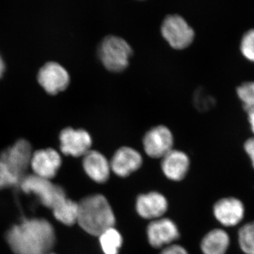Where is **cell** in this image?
I'll return each mask as SVG.
<instances>
[{
  "mask_svg": "<svg viewBox=\"0 0 254 254\" xmlns=\"http://www.w3.org/2000/svg\"><path fill=\"white\" fill-rule=\"evenodd\" d=\"M6 240L15 254H47L56 242L54 227L46 219H24L6 232Z\"/></svg>",
  "mask_w": 254,
  "mask_h": 254,
  "instance_id": "cell-1",
  "label": "cell"
},
{
  "mask_svg": "<svg viewBox=\"0 0 254 254\" xmlns=\"http://www.w3.org/2000/svg\"><path fill=\"white\" fill-rule=\"evenodd\" d=\"M78 208L77 222L87 233L98 237L105 230L115 226V214L104 195L85 197L78 203Z\"/></svg>",
  "mask_w": 254,
  "mask_h": 254,
  "instance_id": "cell-2",
  "label": "cell"
},
{
  "mask_svg": "<svg viewBox=\"0 0 254 254\" xmlns=\"http://www.w3.org/2000/svg\"><path fill=\"white\" fill-rule=\"evenodd\" d=\"M133 50L128 42L121 37L105 36L99 47L98 57L107 69L112 72H121L128 66Z\"/></svg>",
  "mask_w": 254,
  "mask_h": 254,
  "instance_id": "cell-3",
  "label": "cell"
},
{
  "mask_svg": "<svg viewBox=\"0 0 254 254\" xmlns=\"http://www.w3.org/2000/svg\"><path fill=\"white\" fill-rule=\"evenodd\" d=\"M19 187L25 193L36 195L42 204L50 209L66 198L63 187L34 174L26 175L23 177Z\"/></svg>",
  "mask_w": 254,
  "mask_h": 254,
  "instance_id": "cell-4",
  "label": "cell"
},
{
  "mask_svg": "<svg viewBox=\"0 0 254 254\" xmlns=\"http://www.w3.org/2000/svg\"><path fill=\"white\" fill-rule=\"evenodd\" d=\"M162 36L174 49L182 50L191 44L195 37L193 28L179 14L168 15L161 25Z\"/></svg>",
  "mask_w": 254,
  "mask_h": 254,
  "instance_id": "cell-5",
  "label": "cell"
},
{
  "mask_svg": "<svg viewBox=\"0 0 254 254\" xmlns=\"http://www.w3.org/2000/svg\"><path fill=\"white\" fill-rule=\"evenodd\" d=\"M33 153L29 142L20 139L0 153V161L6 165L21 183L31 165Z\"/></svg>",
  "mask_w": 254,
  "mask_h": 254,
  "instance_id": "cell-6",
  "label": "cell"
},
{
  "mask_svg": "<svg viewBox=\"0 0 254 254\" xmlns=\"http://www.w3.org/2000/svg\"><path fill=\"white\" fill-rule=\"evenodd\" d=\"M174 137L170 128L158 125L150 128L143 138L145 153L153 158H163L173 149Z\"/></svg>",
  "mask_w": 254,
  "mask_h": 254,
  "instance_id": "cell-7",
  "label": "cell"
},
{
  "mask_svg": "<svg viewBox=\"0 0 254 254\" xmlns=\"http://www.w3.org/2000/svg\"><path fill=\"white\" fill-rule=\"evenodd\" d=\"M60 150L64 154L73 157L84 156L91 150L92 138L83 128H64L60 134Z\"/></svg>",
  "mask_w": 254,
  "mask_h": 254,
  "instance_id": "cell-8",
  "label": "cell"
},
{
  "mask_svg": "<svg viewBox=\"0 0 254 254\" xmlns=\"http://www.w3.org/2000/svg\"><path fill=\"white\" fill-rule=\"evenodd\" d=\"M38 81L47 93L58 94L67 88L70 76L66 68L55 62H50L40 69Z\"/></svg>",
  "mask_w": 254,
  "mask_h": 254,
  "instance_id": "cell-9",
  "label": "cell"
},
{
  "mask_svg": "<svg viewBox=\"0 0 254 254\" xmlns=\"http://www.w3.org/2000/svg\"><path fill=\"white\" fill-rule=\"evenodd\" d=\"M147 236L150 245L154 248H161L171 245L180 237L175 222L168 218L153 220L147 228Z\"/></svg>",
  "mask_w": 254,
  "mask_h": 254,
  "instance_id": "cell-10",
  "label": "cell"
},
{
  "mask_svg": "<svg viewBox=\"0 0 254 254\" xmlns=\"http://www.w3.org/2000/svg\"><path fill=\"white\" fill-rule=\"evenodd\" d=\"M62 165L59 153L53 148L38 150L32 155L31 167L34 175L43 178H53Z\"/></svg>",
  "mask_w": 254,
  "mask_h": 254,
  "instance_id": "cell-11",
  "label": "cell"
},
{
  "mask_svg": "<svg viewBox=\"0 0 254 254\" xmlns=\"http://www.w3.org/2000/svg\"><path fill=\"white\" fill-rule=\"evenodd\" d=\"M143 163L141 155L131 147L119 148L110 160L112 171L119 177H125L141 168Z\"/></svg>",
  "mask_w": 254,
  "mask_h": 254,
  "instance_id": "cell-12",
  "label": "cell"
},
{
  "mask_svg": "<svg viewBox=\"0 0 254 254\" xmlns=\"http://www.w3.org/2000/svg\"><path fill=\"white\" fill-rule=\"evenodd\" d=\"M245 206L238 198H224L215 203L213 213L215 218L225 227L236 226L245 217Z\"/></svg>",
  "mask_w": 254,
  "mask_h": 254,
  "instance_id": "cell-13",
  "label": "cell"
},
{
  "mask_svg": "<svg viewBox=\"0 0 254 254\" xmlns=\"http://www.w3.org/2000/svg\"><path fill=\"white\" fill-rule=\"evenodd\" d=\"M168 208V200L158 192L153 191L140 195L136 200L137 213L143 218L153 220L160 218Z\"/></svg>",
  "mask_w": 254,
  "mask_h": 254,
  "instance_id": "cell-14",
  "label": "cell"
},
{
  "mask_svg": "<svg viewBox=\"0 0 254 254\" xmlns=\"http://www.w3.org/2000/svg\"><path fill=\"white\" fill-rule=\"evenodd\" d=\"M188 155L181 150L173 149L162 158L161 168L165 176L173 181H181L190 169Z\"/></svg>",
  "mask_w": 254,
  "mask_h": 254,
  "instance_id": "cell-15",
  "label": "cell"
},
{
  "mask_svg": "<svg viewBox=\"0 0 254 254\" xmlns=\"http://www.w3.org/2000/svg\"><path fill=\"white\" fill-rule=\"evenodd\" d=\"M83 167L87 175L97 183H104L109 179L110 162L99 151L90 150L83 156Z\"/></svg>",
  "mask_w": 254,
  "mask_h": 254,
  "instance_id": "cell-16",
  "label": "cell"
},
{
  "mask_svg": "<svg viewBox=\"0 0 254 254\" xmlns=\"http://www.w3.org/2000/svg\"><path fill=\"white\" fill-rule=\"evenodd\" d=\"M230 243V237L225 230L215 229L203 237L200 249L203 254H225Z\"/></svg>",
  "mask_w": 254,
  "mask_h": 254,
  "instance_id": "cell-17",
  "label": "cell"
},
{
  "mask_svg": "<svg viewBox=\"0 0 254 254\" xmlns=\"http://www.w3.org/2000/svg\"><path fill=\"white\" fill-rule=\"evenodd\" d=\"M55 218L64 225L71 226L78 221V203L66 198L52 209Z\"/></svg>",
  "mask_w": 254,
  "mask_h": 254,
  "instance_id": "cell-18",
  "label": "cell"
},
{
  "mask_svg": "<svg viewBox=\"0 0 254 254\" xmlns=\"http://www.w3.org/2000/svg\"><path fill=\"white\" fill-rule=\"evenodd\" d=\"M100 245L105 254H118L123 245L121 234L115 227H110L98 236Z\"/></svg>",
  "mask_w": 254,
  "mask_h": 254,
  "instance_id": "cell-19",
  "label": "cell"
},
{
  "mask_svg": "<svg viewBox=\"0 0 254 254\" xmlns=\"http://www.w3.org/2000/svg\"><path fill=\"white\" fill-rule=\"evenodd\" d=\"M239 245L246 254H254V221L241 227L238 233Z\"/></svg>",
  "mask_w": 254,
  "mask_h": 254,
  "instance_id": "cell-20",
  "label": "cell"
},
{
  "mask_svg": "<svg viewBox=\"0 0 254 254\" xmlns=\"http://www.w3.org/2000/svg\"><path fill=\"white\" fill-rule=\"evenodd\" d=\"M237 93L245 110L254 108V81H247L237 87Z\"/></svg>",
  "mask_w": 254,
  "mask_h": 254,
  "instance_id": "cell-21",
  "label": "cell"
},
{
  "mask_svg": "<svg viewBox=\"0 0 254 254\" xmlns=\"http://www.w3.org/2000/svg\"><path fill=\"white\" fill-rule=\"evenodd\" d=\"M240 50L247 59L254 62V28L244 33L241 40Z\"/></svg>",
  "mask_w": 254,
  "mask_h": 254,
  "instance_id": "cell-22",
  "label": "cell"
},
{
  "mask_svg": "<svg viewBox=\"0 0 254 254\" xmlns=\"http://www.w3.org/2000/svg\"><path fill=\"white\" fill-rule=\"evenodd\" d=\"M19 180L11 173L2 162L0 161V190L19 186Z\"/></svg>",
  "mask_w": 254,
  "mask_h": 254,
  "instance_id": "cell-23",
  "label": "cell"
},
{
  "mask_svg": "<svg viewBox=\"0 0 254 254\" xmlns=\"http://www.w3.org/2000/svg\"><path fill=\"white\" fill-rule=\"evenodd\" d=\"M195 101L197 107L202 110H208L215 104V99L213 97L207 94L204 91H197Z\"/></svg>",
  "mask_w": 254,
  "mask_h": 254,
  "instance_id": "cell-24",
  "label": "cell"
},
{
  "mask_svg": "<svg viewBox=\"0 0 254 254\" xmlns=\"http://www.w3.org/2000/svg\"><path fill=\"white\" fill-rule=\"evenodd\" d=\"M160 254H188V253L181 246L170 245L164 248Z\"/></svg>",
  "mask_w": 254,
  "mask_h": 254,
  "instance_id": "cell-25",
  "label": "cell"
},
{
  "mask_svg": "<svg viewBox=\"0 0 254 254\" xmlns=\"http://www.w3.org/2000/svg\"><path fill=\"white\" fill-rule=\"evenodd\" d=\"M244 147H245L246 153H247L251 159L252 166L254 168V137L248 138L245 141Z\"/></svg>",
  "mask_w": 254,
  "mask_h": 254,
  "instance_id": "cell-26",
  "label": "cell"
},
{
  "mask_svg": "<svg viewBox=\"0 0 254 254\" xmlns=\"http://www.w3.org/2000/svg\"><path fill=\"white\" fill-rule=\"evenodd\" d=\"M246 112L248 115V120L250 122L251 128H252V131L254 133V108L246 110Z\"/></svg>",
  "mask_w": 254,
  "mask_h": 254,
  "instance_id": "cell-27",
  "label": "cell"
},
{
  "mask_svg": "<svg viewBox=\"0 0 254 254\" xmlns=\"http://www.w3.org/2000/svg\"><path fill=\"white\" fill-rule=\"evenodd\" d=\"M5 69V65L4 63V61H3L2 58L0 56V77L2 76L3 73H4Z\"/></svg>",
  "mask_w": 254,
  "mask_h": 254,
  "instance_id": "cell-28",
  "label": "cell"
},
{
  "mask_svg": "<svg viewBox=\"0 0 254 254\" xmlns=\"http://www.w3.org/2000/svg\"><path fill=\"white\" fill-rule=\"evenodd\" d=\"M53 254V253H52V252H50V253H49V254Z\"/></svg>",
  "mask_w": 254,
  "mask_h": 254,
  "instance_id": "cell-29",
  "label": "cell"
}]
</instances>
